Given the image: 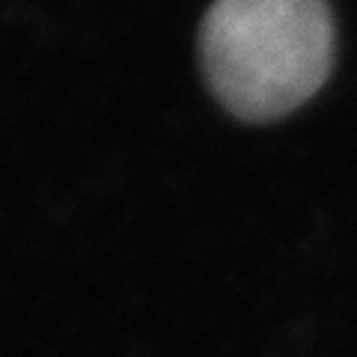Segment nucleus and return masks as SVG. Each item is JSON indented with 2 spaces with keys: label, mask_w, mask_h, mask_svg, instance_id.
Wrapping results in <instances>:
<instances>
[{
  "label": "nucleus",
  "mask_w": 357,
  "mask_h": 357,
  "mask_svg": "<svg viewBox=\"0 0 357 357\" xmlns=\"http://www.w3.org/2000/svg\"><path fill=\"white\" fill-rule=\"evenodd\" d=\"M333 39L325 0H215L199 27V57L232 116L274 122L328 81Z\"/></svg>",
  "instance_id": "1"
}]
</instances>
